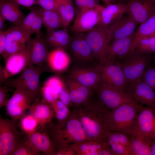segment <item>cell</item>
<instances>
[{
  "label": "cell",
  "mask_w": 155,
  "mask_h": 155,
  "mask_svg": "<svg viewBox=\"0 0 155 155\" xmlns=\"http://www.w3.org/2000/svg\"><path fill=\"white\" fill-rule=\"evenodd\" d=\"M77 115L85 133L91 140L102 144L107 141L110 131L104 116L108 109L94 91L88 100L76 107Z\"/></svg>",
  "instance_id": "6da1fadb"
},
{
  "label": "cell",
  "mask_w": 155,
  "mask_h": 155,
  "mask_svg": "<svg viewBox=\"0 0 155 155\" xmlns=\"http://www.w3.org/2000/svg\"><path fill=\"white\" fill-rule=\"evenodd\" d=\"M50 136L56 152L90 140L87 136L75 109L62 122L53 121L43 126Z\"/></svg>",
  "instance_id": "7a4b0ae2"
},
{
  "label": "cell",
  "mask_w": 155,
  "mask_h": 155,
  "mask_svg": "<svg viewBox=\"0 0 155 155\" xmlns=\"http://www.w3.org/2000/svg\"><path fill=\"white\" fill-rule=\"evenodd\" d=\"M142 105L134 99L114 109H107L104 119L109 130L123 133L130 137L135 130L137 116Z\"/></svg>",
  "instance_id": "3957f363"
},
{
  "label": "cell",
  "mask_w": 155,
  "mask_h": 155,
  "mask_svg": "<svg viewBox=\"0 0 155 155\" xmlns=\"http://www.w3.org/2000/svg\"><path fill=\"white\" fill-rule=\"evenodd\" d=\"M48 71L45 64L29 65L15 78H9L2 85L15 88H20L36 98L40 94V79L42 74Z\"/></svg>",
  "instance_id": "277c9868"
},
{
  "label": "cell",
  "mask_w": 155,
  "mask_h": 155,
  "mask_svg": "<svg viewBox=\"0 0 155 155\" xmlns=\"http://www.w3.org/2000/svg\"><path fill=\"white\" fill-rule=\"evenodd\" d=\"M18 120L0 117V155H11L26 135L18 126Z\"/></svg>",
  "instance_id": "5b68a950"
},
{
  "label": "cell",
  "mask_w": 155,
  "mask_h": 155,
  "mask_svg": "<svg viewBox=\"0 0 155 155\" xmlns=\"http://www.w3.org/2000/svg\"><path fill=\"white\" fill-rule=\"evenodd\" d=\"M151 60L149 54H142L133 51L130 52L118 62L128 83L141 79Z\"/></svg>",
  "instance_id": "8992f818"
},
{
  "label": "cell",
  "mask_w": 155,
  "mask_h": 155,
  "mask_svg": "<svg viewBox=\"0 0 155 155\" xmlns=\"http://www.w3.org/2000/svg\"><path fill=\"white\" fill-rule=\"evenodd\" d=\"M112 24L106 26H97L84 33L85 38L90 46L94 57L100 62L107 46L111 41Z\"/></svg>",
  "instance_id": "52a82bcc"
},
{
  "label": "cell",
  "mask_w": 155,
  "mask_h": 155,
  "mask_svg": "<svg viewBox=\"0 0 155 155\" xmlns=\"http://www.w3.org/2000/svg\"><path fill=\"white\" fill-rule=\"evenodd\" d=\"M106 107L112 110L131 102L133 98L125 91L106 83L100 82L94 89Z\"/></svg>",
  "instance_id": "ba28073f"
},
{
  "label": "cell",
  "mask_w": 155,
  "mask_h": 155,
  "mask_svg": "<svg viewBox=\"0 0 155 155\" xmlns=\"http://www.w3.org/2000/svg\"><path fill=\"white\" fill-rule=\"evenodd\" d=\"M36 98L27 91L16 88L6 106L7 115L11 119H19L26 114Z\"/></svg>",
  "instance_id": "9c48e42d"
},
{
  "label": "cell",
  "mask_w": 155,
  "mask_h": 155,
  "mask_svg": "<svg viewBox=\"0 0 155 155\" xmlns=\"http://www.w3.org/2000/svg\"><path fill=\"white\" fill-rule=\"evenodd\" d=\"M95 67L100 74L101 82L126 92L128 82L118 62L99 63Z\"/></svg>",
  "instance_id": "30bf717a"
},
{
  "label": "cell",
  "mask_w": 155,
  "mask_h": 155,
  "mask_svg": "<svg viewBox=\"0 0 155 155\" xmlns=\"http://www.w3.org/2000/svg\"><path fill=\"white\" fill-rule=\"evenodd\" d=\"M104 8L99 5L92 7L79 9L71 29L75 33L86 32L97 26Z\"/></svg>",
  "instance_id": "8fae6325"
},
{
  "label": "cell",
  "mask_w": 155,
  "mask_h": 155,
  "mask_svg": "<svg viewBox=\"0 0 155 155\" xmlns=\"http://www.w3.org/2000/svg\"><path fill=\"white\" fill-rule=\"evenodd\" d=\"M6 37L5 50L1 56L5 61L11 55L21 49L34 33L15 26L5 31Z\"/></svg>",
  "instance_id": "7c38bea8"
},
{
  "label": "cell",
  "mask_w": 155,
  "mask_h": 155,
  "mask_svg": "<svg viewBox=\"0 0 155 155\" xmlns=\"http://www.w3.org/2000/svg\"><path fill=\"white\" fill-rule=\"evenodd\" d=\"M136 32L130 36L112 41L106 47L99 63L119 62L130 52Z\"/></svg>",
  "instance_id": "4fadbf2b"
},
{
  "label": "cell",
  "mask_w": 155,
  "mask_h": 155,
  "mask_svg": "<svg viewBox=\"0 0 155 155\" xmlns=\"http://www.w3.org/2000/svg\"><path fill=\"white\" fill-rule=\"evenodd\" d=\"M126 92L140 104L155 108V92L141 79L128 82Z\"/></svg>",
  "instance_id": "5bb4252c"
},
{
  "label": "cell",
  "mask_w": 155,
  "mask_h": 155,
  "mask_svg": "<svg viewBox=\"0 0 155 155\" xmlns=\"http://www.w3.org/2000/svg\"><path fill=\"white\" fill-rule=\"evenodd\" d=\"M127 4L128 15L138 23L145 22L155 13V0H129Z\"/></svg>",
  "instance_id": "9a60e30c"
},
{
  "label": "cell",
  "mask_w": 155,
  "mask_h": 155,
  "mask_svg": "<svg viewBox=\"0 0 155 155\" xmlns=\"http://www.w3.org/2000/svg\"><path fill=\"white\" fill-rule=\"evenodd\" d=\"M30 62L29 51L26 44L5 61L4 70L6 77L8 78L21 72L29 65Z\"/></svg>",
  "instance_id": "2e32d148"
},
{
  "label": "cell",
  "mask_w": 155,
  "mask_h": 155,
  "mask_svg": "<svg viewBox=\"0 0 155 155\" xmlns=\"http://www.w3.org/2000/svg\"><path fill=\"white\" fill-rule=\"evenodd\" d=\"M135 131L155 138V108L141 105L137 113Z\"/></svg>",
  "instance_id": "e0dca14e"
},
{
  "label": "cell",
  "mask_w": 155,
  "mask_h": 155,
  "mask_svg": "<svg viewBox=\"0 0 155 155\" xmlns=\"http://www.w3.org/2000/svg\"><path fill=\"white\" fill-rule=\"evenodd\" d=\"M26 44L30 56L29 65H40L45 64L49 51L41 34L30 37Z\"/></svg>",
  "instance_id": "ac0fdd59"
},
{
  "label": "cell",
  "mask_w": 155,
  "mask_h": 155,
  "mask_svg": "<svg viewBox=\"0 0 155 155\" xmlns=\"http://www.w3.org/2000/svg\"><path fill=\"white\" fill-rule=\"evenodd\" d=\"M33 147L37 151L46 155H55L56 151L49 134L44 126L27 135Z\"/></svg>",
  "instance_id": "d6986e66"
},
{
  "label": "cell",
  "mask_w": 155,
  "mask_h": 155,
  "mask_svg": "<svg viewBox=\"0 0 155 155\" xmlns=\"http://www.w3.org/2000/svg\"><path fill=\"white\" fill-rule=\"evenodd\" d=\"M69 78L84 86L93 89L101 82L100 74L95 67L73 68L69 71Z\"/></svg>",
  "instance_id": "ffe728a7"
},
{
  "label": "cell",
  "mask_w": 155,
  "mask_h": 155,
  "mask_svg": "<svg viewBox=\"0 0 155 155\" xmlns=\"http://www.w3.org/2000/svg\"><path fill=\"white\" fill-rule=\"evenodd\" d=\"M40 94L32 103L29 112L36 118L40 126H43L52 122L55 115L50 104L43 97H39Z\"/></svg>",
  "instance_id": "44dd1931"
},
{
  "label": "cell",
  "mask_w": 155,
  "mask_h": 155,
  "mask_svg": "<svg viewBox=\"0 0 155 155\" xmlns=\"http://www.w3.org/2000/svg\"><path fill=\"white\" fill-rule=\"evenodd\" d=\"M69 46L73 55L77 60L86 62L94 59L91 48L84 33H76L71 39Z\"/></svg>",
  "instance_id": "7402d4cb"
},
{
  "label": "cell",
  "mask_w": 155,
  "mask_h": 155,
  "mask_svg": "<svg viewBox=\"0 0 155 155\" xmlns=\"http://www.w3.org/2000/svg\"><path fill=\"white\" fill-rule=\"evenodd\" d=\"M66 84L71 101L76 107L86 102L94 91L93 89L84 86L68 78Z\"/></svg>",
  "instance_id": "603a6c76"
},
{
  "label": "cell",
  "mask_w": 155,
  "mask_h": 155,
  "mask_svg": "<svg viewBox=\"0 0 155 155\" xmlns=\"http://www.w3.org/2000/svg\"><path fill=\"white\" fill-rule=\"evenodd\" d=\"M127 11V3H111L108 5L102 10L97 26L111 24L121 18Z\"/></svg>",
  "instance_id": "cb8c5ba5"
},
{
  "label": "cell",
  "mask_w": 155,
  "mask_h": 155,
  "mask_svg": "<svg viewBox=\"0 0 155 155\" xmlns=\"http://www.w3.org/2000/svg\"><path fill=\"white\" fill-rule=\"evenodd\" d=\"M70 63V57L65 50L56 49L49 52L46 63L52 71L60 73L66 70Z\"/></svg>",
  "instance_id": "d4e9b609"
},
{
  "label": "cell",
  "mask_w": 155,
  "mask_h": 155,
  "mask_svg": "<svg viewBox=\"0 0 155 155\" xmlns=\"http://www.w3.org/2000/svg\"><path fill=\"white\" fill-rule=\"evenodd\" d=\"M130 138L131 147L130 155H151L153 138L136 131Z\"/></svg>",
  "instance_id": "484cf974"
},
{
  "label": "cell",
  "mask_w": 155,
  "mask_h": 155,
  "mask_svg": "<svg viewBox=\"0 0 155 155\" xmlns=\"http://www.w3.org/2000/svg\"><path fill=\"white\" fill-rule=\"evenodd\" d=\"M0 14L17 26L26 17L20 6L6 0H0Z\"/></svg>",
  "instance_id": "4316f807"
},
{
  "label": "cell",
  "mask_w": 155,
  "mask_h": 155,
  "mask_svg": "<svg viewBox=\"0 0 155 155\" xmlns=\"http://www.w3.org/2000/svg\"><path fill=\"white\" fill-rule=\"evenodd\" d=\"M138 23L128 16L121 18L112 24L113 30L111 41L128 36L134 32Z\"/></svg>",
  "instance_id": "83f0119b"
},
{
  "label": "cell",
  "mask_w": 155,
  "mask_h": 155,
  "mask_svg": "<svg viewBox=\"0 0 155 155\" xmlns=\"http://www.w3.org/2000/svg\"><path fill=\"white\" fill-rule=\"evenodd\" d=\"M42 37L48 47L65 50L69 46L71 40L67 31L63 30L46 32Z\"/></svg>",
  "instance_id": "f1b7e54d"
},
{
  "label": "cell",
  "mask_w": 155,
  "mask_h": 155,
  "mask_svg": "<svg viewBox=\"0 0 155 155\" xmlns=\"http://www.w3.org/2000/svg\"><path fill=\"white\" fill-rule=\"evenodd\" d=\"M30 11L18 27L25 30H30L36 34H40L42 24L41 8L32 6L28 8Z\"/></svg>",
  "instance_id": "f546056e"
},
{
  "label": "cell",
  "mask_w": 155,
  "mask_h": 155,
  "mask_svg": "<svg viewBox=\"0 0 155 155\" xmlns=\"http://www.w3.org/2000/svg\"><path fill=\"white\" fill-rule=\"evenodd\" d=\"M42 24L46 28V32H51L64 28L62 20L56 11L46 10L41 8Z\"/></svg>",
  "instance_id": "4dcf8cb0"
},
{
  "label": "cell",
  "mask_w": 155,
  "mask_h": 155,
  "mask_svg": "<svg viewBox=\"0 0 155 155\" xmlns=\"http://www.w3.org/2000/svg\"><path fill=\"white\" fill-rule=\"evenodd\" d=\"M155 34V13L145 22L141 23L131 47L132 51L136 44L141 39Z\"/></svg>",
  "instance_id": "1f68e13d"
},
{
  "label": "cell",
  "mask_w": 155,
  "mask_h": 155,
  "mask_svg": "<svg viewBox=\"0 0 155 155\" xmlns=\"http://www.w3.org/2000/svg\"><path fill=\"white\" fill-rule=\"evenodd\" d=\"M58 3V12L62 20L64 28L68 27L73 18L75 9L72 0H55Z\"/></svg>",
  "instance_id": "d6a6232c"
},
{
  "label": "cell",
  "mask_w": 155,
  "mask_h": 155,
  "mask_svg": "<svg viewBox=\"0 0 155 155\" xmlns=\"http://www.w3.org/2000/svg\"><path fill=\"white\" fill-rule=\"evenodd\" d=\"M77 155H99L102 148V144L92 140L84 141L73 146Z\"/></svg>",
  "instance_id": "836d02e7"
},
{
  "label": "cell",
  "mask_w": 155,
  "mask_h": 155,
  "mask_svg": "<svg viewBox=\"0 0 155 155\" xmlns=\"http://www.w3.org/2000/svg\"><path fill=\"white\" fill-rule=\"evenodd\" d=\"M18 124L20 130L26 135L33 132L40 126L36 118L29 113L19 119Z\"/></svg>",
  "instance_id": "e575fe53"
},
{
  "label": "cell",
  "mask_w": 155,
  "mask_h": 155,
  "mask_svg": "<svg viewBox=\"0 0 155 155\" xmlns=\"http://www.w3.org/2000/svg\"><path fill=\"white\" fill-rule=\"evenodd\" d=\"M133 51L144 54L155 53V34L141 39L136 44Z\"/></svg>",
  "instance_id": "d590c367"
},
{
  "label": "cell",
  "mask_w": 155,
  "mask_h": 155,
  "mask_svg": "<svg viewBox=\"0 0 155 155\" xmlns=\"http://www.w3.org/2000/svg\"><path fill=\"white\" fill-rule=\"evenodd\" d=\"M41 153L36 150L25 135L19 142L11 155H39Z\"/></svg>",
  "instance_id": "8d00e7d4"
},
{
  "label": "cell",
  "mask_w": 155,
  "mask_h": 155,
  "mask_svg": "<svg viewBox=\"0 0 155 155\" xmlns=\"http://www.w3.org/2000/svg\"><path fill=\"white\" fill-rule=\"evenodd\" d=\"M54 113L55 118L57 122H62L65 120L71 111L68 107L58 99L49 104Z\"/></svg>",
  "instance_id": "74e56055"
},
{
  "label": "cell",
  "mask_w": 155,
  "mask_h": 155,
  "mask_svg": "<svg viewBox=\"0 0 155 155\" xmlns=\"http://www.w3.org/2000/svg\"><path fill=\"white\" fill-rule=\"evenodd\" d=\"M107 142L115 155H130V150L118 141L114 131L108 134Z\"/></svg>",
  "instance_id": "f35d334b"
},
{
  "label": "cell",
  "mask_w": 155,
  "mask_h": 155,
  "mask_svg": "<svg viewBox=\"0 0 155 155\" xmlns=\"http://www.w3.org/2000/svg\"><path fill=\"white\" fill-rule=\"evenodd\" d=\"M141 79L155 92V67L146 69Z\"/></svg>",
  "instance_id": "ab89813d"
},
{
  "label": "cell",
  "mask_w": 155,
  "mask_h": 155,
  "mask_svg": "<svg viewBox=\"0 0 155 155\" xmlns=\"http://www.w3.org/2000/svg\"><path fill=\"white\" fill-rule=\"evenodd\" d=\"M58 99L68 107L74 105L71 101L65 83L61 87L59 90Z\"/></svg>",
  "instance_id": "60d3db41"
},
{
  "label": "cell",
  "mask_w": 155,
  "mask_h": 155,
  "mask_svg": "<svg viewBox=\"0 0 155 155\" xmlns=\"http://www.w3.org/2000/svg\"><path fill=\"white\" fill-rule=\"evenodd\" d=\"M40 93L42 97L49 104L58 99V94L50 87L44 85L40 87Z\"/></svg>",
  "instance_id": "b9f144b4"
},
{
  "label": "cell",
  "mask_w": 155,
  "mask_h": 155,
  "mask_svg": "<svg viewBox=\"0 0 155 155\" xmlns=\"http://www.w3.org/2000/svg\"><path fill=\"white\" fill-rule=\"evenodd\" d=\"M34 5L40 6L43 9L58 12V5L55 0H35Z\"/></svg>",
  "instance_id": "7bdbcfd3"
},
{
  "label": "cell",
  "mask_w": 155,
  "mask_h": 155,
  "mask_svg": "<svg viewBox=\"0 0 155 155\" xmlns=\"http://www.w3.org/2000/svg\"><path fill=\"white\" fill-rule=\"evenodd\" d=\"M99 0H75L79 9L92 7L99 5Z\"/></svg>",
  "instance_id": "ee69618b"
},
{
  "label": "cell",
  "mask_w": 155,
  "mask_h": 155,
  "mask_svg": "<svg viewBox=\"0 0 155 155\" xmlns=\"http://www.w3.org/2000/svg\"><path fill=\"white\" fill-rule=\"evenodd\" d=\"M10 88L4 86H0V108L6 106L8 100L7 98L8 92L11 90Z\"/></svg>",
  "instance_id": "f6af8a7d"
},
{
  "label": "cell",
  "mask_w": 155,
  "mask_h": 155,
  "mask_svg": "<svg viewBox=\"0 0 155 155\" xmlns=\"http://www.w3.org/2000/svg\"><path fill=\"white\" fill-rule=\"evenodd\" d=\"M13 3L19 6L28 8L34 5L35 0H6Z\"/></svg>",
  "instance_id": "bcb514c9"
},
{
  "label": "cell",
  "mask_w": 155,
  "mask_h": 155,
  "mask_svg": "<svg viewBox=\"0 0 155 155\" xmlns=\"http://www.w3.org/2000/svg\"><path fill=\"white\" fill-rule=\"evenodd\" d=\"M6 43V37L5 31H0V54L4 53Z\"/></svg>",
  "instance_id": "7dc6e473"
},
{
  "label": "cell",
  "mask_w": 155,
  "mask_h": 155,
  "mask_svg": "<svg viewBox=\"0 0 155 155\" xmlns=\"http://www.w3.org/2000/svg\"><path fill=\"white\" fill-rule=\"evenodd\" d=\"M75 150L73 148H69L59 150L55 155H77Z\"/></svg>",
  "instance_id": "c3c4849f"
},
{
  "label": "cell",
  "mask_w": 155,
  "mask_h": 155,
  "mask_svg": "<svg viewBox=\"0 0 155 155\" xmlns=\"http://www.w3.org/2000/svg\"><path fill=\"white\" fill-rule=\"evenodd\" d=\"M0 86H1L3 85L8 79L5 74L4 68H3L1 64L0 66Z\"/></svg>",
  "instance_id": "681fc988"
},
{
  "label": "cell",
  "mask_w": 155,
  "mask_h": 155,
  "mask_svg": "<svg viewBox=\"0 0 155 155\" xmlns=\"http://www.w3.org/2000/svg\"><path fill=\"white\" fill-rule=\"evenodd\" d=\"M6 20L0 14V31H4L5 27Z\"/></svg>",
  "instance_id": "f907efd6"
},
{
  "label": "cell",
  "mask_w": 155,
  "mask_h": 155,
  "mask_svg": "<svg viewBox=\"0 0 155 155\" xmlns=\"http://www.w3.org/2000/svg\"><path fill=\"white\" fill-rule=\"evenodd\" d=\"M151 155H155V138L153 139L151 148Z\"/></svg>",
  "instance_id": "816d5d0a"
},
{
  "label": "cell",
  "mask_w": 155,
  "mask_h": 155,
  "mask_svg": "<svg viewBox=\"0 0 155 155\" xmlns=\"http://www.w3.org/2000/svg\"><path fill=\"white\" fill-rule=\"evenodd\" d=\"M106 6L112 3L113 0H101Z\"/></svg>",
  "instance_id": "f5cc1de1"
},
{
  "label": "cell",
  "mask_w": 155,
  "mask_h": 155,
  "mask_svg": "<svg viewBox=\"0 0 155 155\" xmlns=\"http://www.w3.org/2000/svg\"><path fill=\"white\" fill-rule=\"evenodd\" d=\"M153 59L155 61V53H154V55L153 57Z\"/></svg>",
  "instance_id": "db71d44e"
}]
</instances>
